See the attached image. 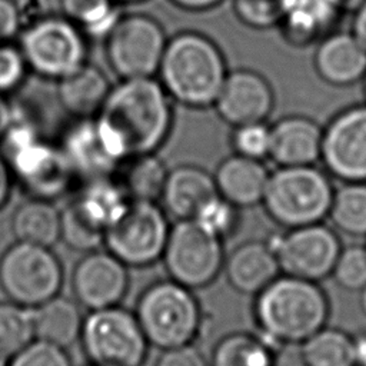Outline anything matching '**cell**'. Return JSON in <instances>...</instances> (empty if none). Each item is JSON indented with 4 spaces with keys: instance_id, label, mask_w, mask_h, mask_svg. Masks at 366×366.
Wrapping results in <instances>:
<instances>
[{
    "instance_id": "cell-1",
    "label": "cell",
    "mask_w": 366,
    "mask_h": 366,
    "mask_svg": "<svg viewBox=\"0 0 366 366\" xmlns=\"http://www.w3.org/2000/svg\"><path fill=\"white\" fill-rule=\"evenodd\" d=\"M169 94L154 77L124 79L94 116L99 136L119 162L156 153L172 129Z\"/></svg>"
},
{
    "instance_id": "cell-2",
    "label": "cell",
    "mask_w": 366,
    "mask_h": 366,
    "mask_svg": "<svg viewBox=\"0 0 366 366\" xmlns=\"http://www.w3.org/2000/svg\"><path fill=\"white\" fill-rule=\"evenodd\" d=\"M159 81L169 97L190 107L212 106L226 79V61L209 37L184 31L167 40Z\"/></svg>"
},
{
    "instance_id": "cell-3",
    "label": "cell",
    "mask_w": 366,
    "mask_h": 366,
    "mask_svg": "<svg viewBox=\"0 0 366 366\" xmlns=\"http://www.w3.org/2000/svg\"><path fill=\"white\" fill-rule=\"evenodd\" d=\"M254 315L267 337L303 343L325 327L329 302L316 282L285 274L257 293Z\"/></svg>"
},
{
    "instance_id": "cell-4",
    "label": "cell",
    "mask_w": 366,
    "mask_h": 366,
    "mask_svg": "<svg viewBox=\"0 0 366 366\" xmlns=\"http://www.w3.org/2000/svg\"><path fill=\"white\" fill-rule=\"evenodd\" d=\"M1 139L11 174L34 197L50 200L66 192L76 173L60 146L44 142L30 124L14 119Z\"/></svg>"
},
{
    "instance_id": "cell-5",
    "label": "cell",
    "mask_w": 366,
    "mask_h": 366,
    "mask_svg": "<svg viewBox=\"0 0 366 366\" xmlns=\"http://www.w3.org/2000/svg\"><path fill=\"white\" fill-rule=\"evenodd\" d=\"M332 199L329 179L310 164L279 167L270 173L262 203L276 223L295 229L326 217Z\"/></svg>"
},
{
    "instance_id": "cell-6",
    "label": "cell",
    "mask_w": 366,
    "mask_h": 366,
    "mask_svg": "<svg viewBox=\"0 0 366 366\" xmlns=\"http://www.w3.org/2000/svg\"><path fill=\"white\" fill-rule=\"evenodd\" d=\"M136 317L147 342L162 350L190 345L202 320L190 289L174 280L146 289L139 299Z\"/></svg>"
},
{
    "instance_id": "cell-7",
    "label": "cell",
    "mask_w": 366,
    "mask_h": 366,
    "mask_svg": "<svg viewBox=\"0 0 366 366\" xmlns=\"http://www.w3.org/2000/svg\"><path fill=\"white\" fill-rule=\"evenodd\" d=\"M19 47L27 67L46 79L60 80L86 63L84 33L64 16H44L30 23Z\"/></svg>"
},
{
    "instance_id": "cell-8",
    "label": "cell",
    "mask_w": 366,
    "mask_h": 366,
    "mask_svg": "<svg viewBox=\"0 0 366 366\" xmlns=\"http://www.w3.org/2000/svg\"><path fill=\"white\" fill-rule=\"evenodd\" d=\"M61 283L63 269L50 247L17 242L0 259V286L23 307L36 309L57 296Z\"/></svg>"
},
{
    "instance_id": "cell-9",
    "label": "cell",
    "mask_w": 366,
    "mask_h": 366,
    "mask_svg": "<svg viewBox=\"0 0 366 366\" xmlns=\"http://www.w3.org/2000/svg\"><path fill=\"white\" fill-rule=\"evenodd\" d=\"M169 232L167 219L154 202L129 199L107 226L104 244L126 266H147L162 257Z\"/></svg>"
},
{
    "instance_id": "cell-10",
    "label": "cell",
    "mask_w": 366,
    "mask_h": 366,
    "mask_svg": "<svg viewBox=\"0 0 366 366\" xmlns=\"http://www.w3.org/2000/svg\"><path fill=\"white\" fill-rule=\"evenodd\" d=\"M80 339L94 366H140L149 343L136 315L119 306L93 310L83 320Z\"/></svg>"
},
{
    "instance_id": "cell-11",
    "label": "cell",
    "mask_w": 366,
    "mask_h": 366,
    "mask_svg": "<svg viewBox=\"0 0 366 366\" xmlns=\"http://www.w3.org/2000/svg\"><path fill=\"white\" fill-rule=\"evenodd\" d=\"M167 39L160 23L146 14L120 16L106 36V56L122 79L157 74Z\"/></svg>"
},
{
    "instance_id": "cell-12",
    "label": "cell",
    "mask_w": 366,
    "mask_h": 366,
    "mask_svg": "<svg viewBox=\"0 0 366 366\" xmlns=\"http://www.w3.org/2000/svg\"><path fill=\"white\" fill-rule=\"evenodd\" d=\"M162 257L172 280L189 289L212 283L224 262L222 239L194 219L170 229Z\"/></svg>"
},
{
    "instance_id": "cell-13",
    "label": "cell",
    "mask_w": 366,
    "mask_h": 366,
    "mask_svg": "<svg viewBox=\"0 0 366 366\" xmlns=\"http://www.w3.org/2000/svg\"><path fill=\"white\" fill-rule=\"evenodd\" d=\"M269 246L286 276L310 282L330 274L342 250L335 232L320 223L290 229Z\"/></svg>"
},
{
    "instance_id": "cell-14",
    "label": "cell",
    "mask_w": 366,
    "mask_h": 366,
    "mask_svg": "<svg viewBox=\"0 0 366 366\" xmlns=\"http://www.w3.org/2000/svg\"><path fill=\"white\" fill-rule=\"evenodd\" d=\"M320 157L333 176L366 182V106L346 109L327 124Z\"/></svg>"
},
{
    "instance_id": "cell-15",
    "label": "cell",
    "mask_w": 366,
    "mask_h": 366,
    "mask_svg": "<svg viewBox=\"0 0 366 366\" xmlns=\"http://www.w3.org/2000/svg\"><path fill=\"white\" fill-rule=\"evenodd\" d=\"M129 285L126 264L110 252H90L74 267L71 287L77 302L93 310L120 303Z\"/></svg>"
},
{
    "instance_id": "cell-16",
    "label": "cell",
    "mask_w": 366,
    "mask_h": 366,
    "mask_svg": "<svg viewBox=\"0 0 366 366\" xmlns=\"http://www.w3.org/2000/svg\"><path fill=\"white\" fill-rule=\"evenodd\" d=\"M213 106L224 122L236 127L264 122L273 110L274 94L260 73L239 69L227 71Z\"/></svg>"
},
{
    "instance_id": "cell-17",
    "label": "cell",
    "mask_w": 366,
    "mask_h": 366,
    "mask_svg": "<svg viewBox=\"0 0 366 366\" xmlns=\"http://www.w3.org/2000/svg\"><path fill=\"white\" fill-rule=\"evenodd\" d=\"M323 130L305 116H287L270 126L269 157L279 166H310L322 153Z\"/></svg>"
},
{
    "instance_id": "cell-18",
    "label": "cell",
    "mask_w": 366,
    "mask_h": 366,
    "mask_svg": "<svg viewBox=\"0 0 366 366\" xmlns=\"http://www.w3.org/2000/svg\"><path fill=\"white\" fill-rule=\"evenodd\" d=\"M217 197L214 177L192 164L170 170L162 193L166 210L179 220L196 219Z\"/></svg>"
},
{
    "instance_id": "cell-19",
    "label": "cell",
    "mask_w": 366,
    "mask_h": 366,
    "mask_svg": "<svg viewBox=\"0 0 366 366\" xmlns=\"http://www.w3.org/2000/svg\"><path fill=\"white\" fill-rule=\"evenodd\" d=\"M313 64L326 83L349 86L366 74V50L352 33H333L319 43Z\"/></svg>"
},
{
    "instance_id": "cell-20",
    "label": "cell",
    "mask_w": 366,
    "mask_h": 366,
    "mask_svg": "<svg viewBox=\"0 0 366 366\" xmlns=\"http://www.w3.org/2000/svg\"><path fill=\"white\" fill-rule=\"evenodd\" d=\"M270 173L260 160L233 154L213 174L217 193L234 207H250L263 202Z\"/></svg>"
},
{
    "instance_id": "cell-21",
    "label": "cell",
    "mask_w": 366,
    "mask_h": 366,
    "mask_svg": "<svg viewBox=\"0 0 366 366\" xmlns=\"http://www.w3.org/2000/svg\"><path fill=\"white\" fill-rule=\"evenodd\" d=\"M76 174L87 180L110 177L120 163L104 147L93 119H77L60 146Z\"/></svg>"
},
{
    "instance_id": "cell-22",
    "label": "cell",
    "mask_w": 366,
    "mask_h": 366,
    "mask_svg": "<svg viewBox=\"0 0 366 366\" xmlns=\"http://www.w3.org/2000/svg\"><path fill=\"white\" fill-rule=\"evenodd\" d=\"M280 267L274 252L262 242L237 246L224 260V272L233 289L246 295L260 293L272 283Z\"/></svg>"
},
{
    "instance_id": "cell-23",
    "label": "cell",
    "mask_w": 366,
    "mask_h": 366,
    "mask_svg": "<svg viewBox=\"0 0 366 366\" xmlns=\"http://www.w3.org/2000/svg\"><path fill=\"white\" fill-rule=\"evenodd\" d=\"M112 86L96 66L84 63L57 80V99L76 119H93L106 102Z\"/></svg>"
},
{
    "instance_id": "cell-24",
    "label": "cell",
    "mask_w": 366,
    "mask_h": 366,
    "mask_svg": "<svg viewBox=\"0 0 366 366\" xmlns=\"http://www.w3.org/2000/svg\"><path fill=\"white\" fill-rule=\"evenodd\" d=\"M339 13L332 0H285L283 36L293 46H307L333 26Z\"/></svg>"
},
{
    "instance_id": "cell-25",
    "label": "cell",
    "mask_w": 366,
    "mask_h": 366,
    "mask_svg": "<svg viewBox=\"0 0 366 366\" xmlns=\"http://www.w3.org/2000/svg\"><path fill=\"white\" fill-rule=\"evenodd\" d=\"M31 315L34 337L39 340L64 349L80 339L83 317L73 300L54 296L37 306Z\"/></svg>"
},
{
    "instance_id": "cell-26",
    "label": "cell",
    "mask_w": 366,
    "mask_h": 366,
    "mask_svg": "<svg viewBox=\"0 0 366 366\" xmlns=\"http://www.w3.org/2000/svg\"><path fill=\"white\" fill-rule=\"evenodd\" d=\"M60 213L50 200L34 197L17 207L11 227L19 242L51 247L60 239Z\"/></svg>"
},
{
    "instance_id": "cell-27",
    "label": "cell",
    "mask_w": 366,
    "mask_h": 366,
    "mask_svg": "<svg viewBox=\"0 0 366 366\" xmlns=\"http://www.w3.org/2000/svg\"><path fill=\"white\" fill-rule=\"evenodd\" d=\"M305 366H357V343L345 332L320 329L303 342Z\"/></svg>"
},
{
    "instance_id": "cell-28",
    "label": "cell",
    "mask_w": 366,
    "mask_h": 366,
    "mask_svg": "<svg viewBox=\"0 0 366 366\" xmlns=\"http://www.w3.org/2000/svg\"><path fill=\"white\" fill-rule=\"evenodd\" d=\"M120 184L129 199L154 202L162 197L169 170L156 153L124 160Z\"/></svg>"
},
{
    "instance_id": "cell-29",
    "label": "cell",
    "mask_w": 366,
    "mask_h": 366,
    "mask_svg": "<svg viewBox=\"0 0 366 366\" xmlns=\"http://www.w3.org/2000/svg\"><path fill=\"white\" fill-rule=\"evenodd\" d=\"M210 366H273V355L263 340L233 333L216 345Z\"/></svg>"
},
{
    "instance_id": "cell-30",
    "label": "cell",
    "mask_w": 366,
    "mask_h": 366,
    "mask_svg": "<svg viewBox=\"0 0 366 366\" xmlns=\"http://www.w3.org/2000/svg\"><path fill=\"white\" fill-rule=\"evenodd\" d=\"M329 216L349 236H366V184L352 182L333 193Z\"/></svg>"
},
{
    "instance_id": "cell-31",
    "label": "cell",
    "mask_w": 366,
    "mask_h": 366,
    "mask_svg": "<svg viewBox=\"0 0 366 366\" xmlns=\"http://www.w3.org/2000/svg\"><path fill=\"white\" fill-rule=\"evenodd\" d=\"M116 0H60L63 16L73 21L83 33L107 36L120 19Z\"/></svg>"
},
{
    "instance_id": "cell-32",
    "label": "cell",
    "mask_w": 366,
    "mask_h": 366,
    "mask_svg": "<svg viewBox=\"0 0 366 366\" xmlns=\"http://www.w3.org/2000/svg\"><path fill=\"white\" fill-rule=\"evenodd\" d=\"M60 239L73 250L93 252L104 243V229L74 200L60 213Z\"/></svg>"
},
{
    "instance_id": "cell-33",
    "label": "cell",
    "mask_w": 366,
    "mask_h": 366,
    "mask_svg": "<svg viewBox=\"0 0 366 366\" xmlns=\"http://www.w3.org/2000/svg\"><path fill=\"white\" fill-rule=\"evenodd\" d=\"M33 337L31 312L16 303H0V359H10Z\"/></svg>"
},
{
    "instance_id": "cell-34",
    "label": "cell",
    "mask_w": 366,
    "mask_h": 366,
    "mask_svg": "<svg viewBox=\"0 0 366 366\" xmlns=\"http://www.w3.org/2000/svg\"><path fill=\"white\" fill-rule=\"evenodd\" d=\"M332 273L343 289L362 290L366 286V247L350 246L340 250Z\"/></svg>"
},
{
    "instance_id": "cell-35",
    "label": "cell",
    "mask_w": 366,
    "mask_h": 366,
    "mask_svg": "<svg viewBox=\"0 0 366 366\" xmlns=\"http://www.w3.org/2000/svg\"><path fill=\"white\" fill-rule=\"evenodd\" d=\"M237 17L254 29H267L280 24L285 13V0H233Z\"/></svg>"
},
{
    "instance_id": "cell-36",
    "label": "cell",
    "mask_w": 366,
    "mask_h": 366,
    "mask_svg": "<svg viewBox=\"0 0 366 366\" xmlns=\"http://www.w3.org/2000/svg\"><path fill=\"white\" fill-rule=\"evenodd\" d=\"M232 144L236 154L262 160L269 156L270 127L264 122L236 126Z\"/></svg>"
},
{
    "instance_id": "cell-37",
    "label": "cell",
    "mask_w": 366,
    "mask_h": 366,
    "mask_svg": "<svg viewBox=\"0 0 366 366\" xmlns=\"http://www.w3.org/2000/svg\"><path fill=\"white\" fill-rule=\"evenodd\" d=\"M7 366H71V363L63 347L36 339L11 356Z\"/></svg>"
},
{
    "instance_id": "cell-38",
    "label": "cell",
    "mask_w": 366,
    "mask_h": 366,
    "mask_svg": "<svg viewBox=\"0 0 366 366\" xmlns=\"http://www.w3.org/2000/svg\"><path fill=\"white\" fill-rule=\"evenodd\" d=\"M29 67L20 47L10 43H0V93L19 87Z\"/></svg>"
},
{
    "instance_id": "cell-39",
    "label": "cell",
    "mask_w": 366,
    "mask_h": 366,
    "mask_svg": "<svg viewBox=\"0 0 366 366\" xmlns=\"http://www.w3.org/2000/svg\"><path fill=\"white\" fill-rule=\"evenodd\" d=\"M194 220L223 239L236 226V207L219 196Z\"/></svg>"
},
{
    "instance_id": "cell-40",
    "label": "cell",
    "mask_w": 366,
    "mask_h": 366,
    "mask_svg": "<svg viewBox=\"0 0 366 366\" xmlns=\"http://www.w3.org/2000/svg\"><path fill=\"white\" fill-rule=\"evenodd\" d=\"M154 366H209L204 356L193 346L164 349Z\"/></svg>"
},
{
    "instance_id": "cell-41",
    "label": "cell",
    "mask_w": 366,
    "mask_h": 366,
    "mask_svg": "<svg viewBox=\"0 0 366 366\" xmlns=\"http://www.w3.org/2000/svg\"><path fill=\"white\" fill-rule=\"evenodd\" d=\"M20 7L14 0H0V43H9L21 26Z\"/></svg>"
},
{
    "instance_id": "cell-42",
    "label": "cell",
    "mask_w": 366,
    "mask_h": 366,
    "mask_svg": "<svg viewBox=\"0 0 366 366\" xmlns=\"http://www.w3.org/2000/svg\"><path fill=\"white\" fill-rule=\"evenodd\" d=\"M11 170L4 159V156L0 152V209L6 204L9 196H10V189H11Z\"/></svg>"
},
{
    "instance_id": "cell-43",
    "label": "cell",
    "mask_w": 366,
    "mask_h": 366,
    "mask_svg": "<svg viewBox=\"0 0 366 366\" xmlns=\"http://www.w3.org/2000/svg\"><path fill=\"white\" fill-rule=\"evenodd\" d=\"M352 34L366 50V1L357 10H355Z\"/></svg>"
},
{
    "instance_id": "cell-44",
    "label": "cell",
    "mask_w": 366,
    "mask_h": 366,
    "mask_svg": "<svg viewBox=\"0 0 366 366\" xmlns=\"http://www.w3.org/2000/svg\"><path fill=\"white\" fill-rule=\"evenodd\" d=\"M13 119H14V112L10 103L7 102V99L4 97V94L0 93V139L4 136V133L13 123Z\"/></svg>"
},
{
    "instance_id": "cell-45",
    "label": "cell",
    "mask_w": 366,
    "mask_h": 366,
    "mask_svg": "<svg viewBox=\"0 0 366 366\" xmlns=\"http://www.w3.org/2000/svg\"><path fill=\"white\" fill-rule=\"evenodd\" d=\"M172 1L182 9L200 11V10H207L217 6L222 0H172Z\"/></svg>"
},
{
    "instance_id": "cell-46",
    "label": "cell",
    "mask_w": 366,
    "mask_h": 366,
    "mask_svg": "<svg viewBox=\"0 0 366 366\" xmlns=\"http://www.w3.org/2000/svg\"><path fill=\"white\" fill-rule=\"evenodd\" d=\"M335 6L342 11V10H357L366 0H332Z\"/></svg>"
},
{
    "instance_id": "cell-47",
    "label": "cell",
    "mask_w": 366,
    "mask_h": 366,
    "mask_svg": "<svg viewBox=\"0 0 366 366\" xmlns=\"http://www.w3.org/2000/svg\"><path fill=\"white\" fill-rule=\"evenodd\" d=\"M357 343V353H359V365L366 366V340L356 342Z\"/></svg>"
},
{
    "instance_id": "cell-48",
    "label": "cell",
    "mask_w": 366,
    "mask_h": 366,
    "mask_svg": "<svg viewBox=\"0 0 366 366\" xmlns=\"http://www.w3.org/2000/svg\"><path fill=\"white\" fill-rule=\"evenodd\" d=\"M360 292H362V295H360V307H362V312L366 316V286Z\"/></svg>"
},
{
    "instance_id": "cell-49",
    "label": "cell",
    "mask_w": 366,
    "mask_h": 366,
    "mask_svg": "<svg viewBox=\"0 0 366 366\" xmlns=\"http://www.w3.org/2000/svg\"><path fill=\"white\" fill-rule=\"evenodd\" d=\"M116 1H124V3H133V1H142V0H116Z\"/></svg>"
},
{
    "instance_id": "cell-50",
    "label": "cell",
    "mask_w": 366,
    "mask_h": 366,
    "mask_svg": "<svg viewBox=\"0 0 366 366\" xmlns=\"http://www.w3.org/2000/svg\"><path fill=\"white\" fill-rule=\"evenodd\" d=\"M365 94H366V74H365Z\"/></svg>"
}]
</instances>
